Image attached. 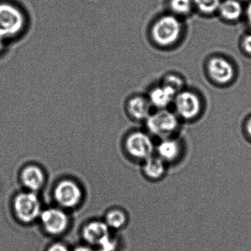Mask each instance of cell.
Instances as JSON below:
<instances>
[{
	"mask_svg": "<svg viewBox=\"0 0 251 251\" xmlns=\"http://www.w3.org/2000/svg\"><path fill=\"white\" fill-rule=\"evenodd\" d=\"M185 20L167 12L152 23L151 38L158 48L171 50L180 45L186 34Z\"/></svg>",
	"mask_w": 251,
	"mask_h": 251,
	"instance_id": "cell-1",
	"label": "cell"
},
{
	"mask_svg": "<svg viewBox=\"0 0 251 251\" xmlns=\"http://www.w3.org/2000/svg\"><path fill=\"white\" fill-rule=\"evenodd\" d=\"M204 105L202 95L198 91L186 87L176 95L171 108L182 123H192L203 114Z\"/></svg>",
	"mask_w": 251,
	"mask_h": 251,
	"instance_id": "cell-2",
	"label": "cell"
},
{
	"mask_svg": "<svg viewBox=\"0 0 251 251\" xmlns=\"http://www.w3.org/2000/svg\"><path fill=\"white\" fill-rule=\"evenodd\" d=\"M205 71L210 81L220 87L233 84L238 75L237 67L233 61L220 54L208 57L205 63Z\"/></svg>",
	"mask_w": 251,
	"mask_h": 251,
	"instance_id": "cell-3",
	"label": "cell"
},
{
	"mask_svg": "<svg viewBox=\"0 0 251 251\" xmlns=\"http://www.w3.org/2000/svg\"><path fill=\"white\" fill-rule=\"evenodd\" d=\"M145 122L148 133L159 139L177 136L182 123L172 108L156 110Z\"/></svg>",
	"mask_w": 251,
	"mask_h": 251,
	"instance_id": "cell-4",
	"label": "cell"
},
{
	"mask_svg": "<svg viewBox=\"0 0 251 251\" xmlns=\"http://www.w3.org/2000/svg\"><path fill=\"white\" fill-rule=\"evenodd\" d=\"M14 211L22 223H31L40 217L42 205L35 192H22L14 198Z\"/></svg>",
	"mask_w": 251,
	"mask_h": 251,
	"instance_id": "cell-5",
	"label": "cell"
},
{
	"mask_svg": "<svg viewBox=\"0 0 251 251\" xmlns=\"http://www.w3.org/2000/svg\"><path fill=\"white\" fill-rule=\"evenodd\" d=\"M24 14L18 7L8 2L0 3V36H14L23 30Z\"/></svg>",
	"mask_w": 251,
	"mask_h": 251,
	"instance_id": "cell-6",
	"label": "cell"
},
{
	"mask_svg": "<svg viewBox=\"0 0 251 251\" xmlns=\"http://www.w3.org/2000/svg\"><path fill=\"white\" fill-rule=\"evenodd\" d=\"M150 133L134 131L127 136L126 148L127 153L136 159L145 161L155 155V145Z\"/></svg>",
	"mask_w": 251,
	"mask_h": 251,
	"instance_id": "cell-7",
	"label": "cell"
},
{
	"mask_svg": "<svg viewBox=\"0 0 251 251\" xmlns=\"http://www.w3.org/2000/svg\"><path fill=\"white\" fill-rule=\"evenodd\" d=\"M83 193L77 183L72 180H63L55 186L54 198L60 206L73 208L79 205Z\"/></svg>",
	"mask_w": 251,
	"mask_h": 251,
	"instance_id": "cell-8",
	"label": "cell"
},
{
	"mask_svg": "<svg viewBox=\"0 0 251 251\" xmlns=\"http://www.w3.org/2000/svg\"><path fill=\"white\" fill-rule=\"evenodd\" d=\"M39 218L45 231L50 235L61 234L68 227V216L60 208H50L42 211Z\"/></svg>",
	"mask_w": 251,
	"mask_h": 251,
	"instance_id": "cell-9",
	"label": "cell"
},
{
	"mask_svg": "<svg viewBox=\"0 0 251 251\" xmlns=\"http://www.w3.org/2000/svg\"><path fill=\"white\" fill-rule=\"evenodd\" d=\"M184 151V145L177 136L163 138L155 145V152L167 164H174L180 159Z\"/></svg>",
	"mask_w": 251,
	"mask_h": 251,
	"instance_id": "cell-10",
	"label": "cell"
},
{
	"mask_svg": "<svg viewBox=\"0 0 251 251\" xmlns=\"http://www.w3.org/2000/svg\"><path fill=\"white\" fill-rule=\"evenodd\" d=\"M245 2L242 0H223L216 17L223 23L235 25L243 21Z\"/></svg>",
	"mask_w": 251,
	"mask_h": 251,
	"instance_id": "cell-11",
	"label": "cell"
},
{
	"mask_svg": "<svg viewBox=\"0 0 251 251\" xmlns=\"http://www.w3.org/2000/svg\"><path fill=\"white\" fill-rule=\"evenodd\" d=\"M82 236L89 245L97 248L111 238L109 227L105 222L99 220L89 222L85 225L82 230Z\"/></svg>",
	"mask_w": 251,
	"mask_h": 251,
	"instance_id": "cell-12",
	"label": "cell"
},
{
	"mask_svg": "<svg viewBox=\"0 0 251 251\" xmlns=\"http://www.w3.org/2000/svg\"><path fill=\"white\" fill-rule=\"evenodd\" d=\"M176 95L177 93L173 89L160 83L150 90L147 97L152 108L161 110L172 108Z\"/></svg>",
	"mask_w": 251,
	"mask_h": 251,
	"instance_id": "cell-13",
	"label": "cell"
},
{
	"mask_svg": "<svg viewBox=\"0 0 251 251\" xmlns=\"http://www.w3.org/2000/svg\"><path fill=\"white\" fill-rule=\"evenodd\" d=\"M152 108L147 96L136 95L127 101V113L130 117L138 121H145L152 114Z\"/></svg>",
	"mask_w": 251,
	"mask_h": 251,
	"instance_id": "cell-14",
	"label": "cell"
},
{
	"mask_svg": "<svg viewBox=\"0 0 251 251\" xmlns=\"http://www.w3.org/2000/svg\"><path fill=\"white\" fill-rule=\"evenodd\" d=\"M21 181L30 192H36L43 187L45 175L37 166H27L22 171Z\"/></svg>",
	"mask_w": 251,
	"mask_h": 251,
	"instance_id": "cell-15",
	"label": "cell"
},
{
	"mask_svg": "<svg viewBox=\"0 0 251 251\" xmlns=\"http://www.w3.org/2000/svg\"><path fill=\"white\" fill-rule=\"evenodd\" d=\"M167 164L156 155H152L144 161L143 173L151 180H161L167 171Z\"/></svg>",
	"mask_w": 251,
	"mask_h": 251,
	"instance_id": "cell-16",
	"label": "cell"
},
{
	"mask_svg": "<svg viewBox=\"0 0 251 251\" xmlns=\"http://www.w3.org/2000/svg\"><path fill=\"white\" fill-rule=\"evenodd\" d=\"M167 12L185 20L195 13L193 0H167Z\"/></svg>",
	"mask_w": 251,
	"mask_h": 251,
	"instance_id": "cell-17",
	"label": "cell"
},
{
	"mask_svg": "<svg viewBox=\"0 0 251 251\" xmlns=\"http://www.w3.org/2000/svg\"><path fill=\"white\" fill-rule=\"evenodd\" d=\"M195 13L206 18L217 15L223 0H193Z\"/></svg>",
	"mask_w": 251,
	"mask_h": 251,
	"instance_id": "cell-18",
	"label": "cell"
},
{
	"mask_svg": "<svg viewBox=\"0 0 251 251\" xmlns=\"http://www.w3.org/2000/svg\"><path fill=\"white\" fill-rule=\"evenodd\" d=\"M105 222L109 228L121 229L127 223V216L121 209H111L107 212L105 217Z\"/></svg>",
	"mask_w": 251,
	"mask_h": 251,
	"instance_id": "cell-19",
	"label": "cell"
},
{
	"mask_svg": "<svg viewBox=\"0 0 251 251\" xmlns=\"http://www.w3.org/2000/svg\"><path fill=\"white\" fill-rule=\"evenodd\" d=\"M160 83L168 86L177 94L187 87L185 77L182 75L175 72H170L164 75Z\"/></svg>",
	"mask_w": 251,
	"mask_h": 251,
	"instance_id": "cell-20",
	"label": "cell"
},
{
	"mask_svg": "<svg viewBox=\"0 0 251 251\" xmlns=\"http://www.w3.org/2000/svg\"><path fill=\"white\" fill-rule=\"evenodd\" d=\"M239 49L245 56L251 58V30L248 29L239 39Z\"/></svg>",
	"mask_w": 251,
	"mask_h": 251,
	"instance_id": "cell-21",
	"label": "cell"
},
{
	"mask_svg": "<svg viewBox=\"0 0 251 251\" xmlns=\"http://www.w3.org/2000/svg\"><path fill=\"white\" fill-rule=\"evenodd\" d=\"M116 248H117V244H116L115 241L111 237L105 243L98 247L96 251H114Z\"/></svg>",
	"mask_w": 251,
	"mask_h": 251,
	"instance_id": "cell-22",
	"label": "cell"
},
{
	"mask_svg": "<svg viewBox=\"0 0 251 251\" xmlns=\"http://www.w3.org/2000/svg\"><path fill=\"white\" fill-rule=\"evenodd\" d=\"M244 22L246 24L248 29L251 30V0H248L245 2V17Z\"/></svg>",
	"mask_w": 251,
	"mask_h": 251,
	"instance_id": "cell-23",
	"label": "cell"
},
{
	"mask_svg": "<svg viewBox=\"0 0 251 251\" xmlns=\"http://www.w3.org/2000/svg\"><path fill=\"white\" fill-rule=\"evenodd\" d=\"M243 132L246 139L251 142V114L244 121Z\"/></svg>",
	"mask_w": 251,
	"mask_h": 251,
	"instance_id": "cell-24",
	"label": "cell"
},
{
	"mask_svg": "<svg viewBox=\"0 0 251 251\" xmlns=\"http://www.w3.org/2000/svg\"><path fill=\"white\" fill-rule=\"evenodd\" d=\"M48 251H70L67 245L61 242L52 244L48 248Z\"/></svg>",
	"mask_w": 251,
	"mask_h": 251,
	"instance_id": "cell-25",
	"label": "cell"
},
{
	"mask_svg": "<svg viewBox=\"0 0 251 251\" xmlns=\"http://www.w3.org/2000/svg\"><path fill=\"white\" fill-rule=\"evenodd\" d=\"M74 251H95V250L92 249L88 246H79L75 249Z\"/></svg>",
	"mask_w": 251,
	"mask_h": 251,
	"instance_id": "cell-26",
	"label": "cell"
}]
</instances>
